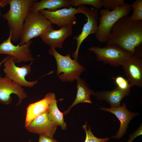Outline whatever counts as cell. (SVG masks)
Masks as SVG:
<instances>
[{"label":"cell","instance_id":"obj_8","mask_svg":"<svg viewBox=\"0 0 142 142\" xmlns=\"http://www.w3.org/2000/svg\"><path fill=\"white\" fill-rule=\"evenodd\" d=\"M3 71L6 77L22 87H33L38 82L37 80L33 82L27 80L25 77L30 73L31 64H25L19 67L16 65L12 57L10 55L6 57L3 63Z\"/></svg>","mask_w":142,"mask_h":142},{"label":"cell","instance_id":"obj_18","mask_svg":"<svg viewBox=\"0 0 142 142\" xmlns=\"http://www.w3.org/2000/svg\"><path fill=\"white\" fill-rule=\"evenodd\" d=\"M76 80L77 92L76 97L68 109L63 113V115L69 113L73 107L79 103H92L90 97L93 95L94 92L89 87L84 79L79 77Z\"/></svg>","mask_w":142,"mask_h":142},{"label":"cell","instance_id":"obj_10","mask_svg":"<svg viewBox=\"0 0 142 142\" xmlns=\"http://www.w3.org/2000/svg\"><path fill=\"white\" fill-rule=\"evenodd\" d=\"M39 11L52 24H56L60 28L75 24L77 21L75 15L80 13L78 8L72 6L68 8H65L55 11L43 9Z\"/></svg>","mask_w":142,"mask_h":142},{"label":"cell","instance_id":"obj_15","mask_svg":"<svg viewBox=\"0 0 142 142\" xmlns=\"http://www.w3.org/2000/svg\"><path fill=\"white\" fill-rule=\"evenodd\" d=\"M72 26L63 27L58 30L49 29L40 37L50 48H62L65 39L72 33Z\"/></svg>","mask_w":142,"mask_h":142},{"label":"cell","instance_id":"obj_24","mask_svg":"<svg viewBox=\"0 0 142 142\" xmlns=\"http://www.w3.org/2000/svg\"><path fill=\"white\" fill-rule=\"evenodd\" d=\"M124 0H102V7L105 9L113 10L117 7H120L125 4Z\"/></svg>","mask_w":142,"mask_h":142},{"label":"cell","instance_id":"obj_27","mask_svg":"<svg viewBox=\"0 0 142 142\" xmlns=\"http://www.w3.org/2000/svg\"><path fill=\"white\" fill-rule=\"evenodd\" d=\"M39 142H58L55 139L44 135H39Z\"/></svg>","mask_w":142,"mask_h":142},{"label":"cell","instance_id":"obj_13","mask_svg":"<svg viewBox=\"0 0 142 142\" xmlns=\"http://www.w3.org/2000/svg\"><path fill=\"white\" fill-rule=\"evenodd\" d=\"M47 110L37 116L25 128L30 132L53 138L58 125L49 118Z\"/></svg>","mask_w":142,"mask_h":142},{"label":"cell","instance_id":"obj_2","mask_svg":"<svg viewBox=\"0 0 142 142\" xmlns=\"http://www.w3.org/2000/svg\"><path fill=\"white\" fill-rule=\"evenodd\" d=\"M36 0H9L8 11L2 15L7 21L11 40L20 39L25 18L30 7Z\"/></svg>","mask_w":142,"mask_h":142},{"label":"cell","instance_id":"obj_6","mask_svg":"<svg viewBox=\"0 0 142 142\" xmlns=\"http://www.w3.org/2000/svg\"><path fill=\"white\" fill-rule=\"evenodd\" d=\"M89 50L93 52L98 61L108 64L113 67L121 66L122 63L134 54L123 50L114 44H106V47H92Z\"/></svg>","mask_w":142,"mask_h":142},{"label":"cell","instance_id":"obj_25","mask_svg":"<svg viewBox=\"0 0 142 142\" xmlns=\"http://www.w3.org/2000/svg\"><path fill=\"white\" fill-rule=\"evenodd\" d=\"M114 79L116 86L122 90H126L130 89L132 87L128 80L123 77L118 76Z\"/></svg>","mask_w":142,"mask_h":142},{"label":"cell","instance_id":"obj_28","mask_svg":"<svg viewBox=\"0 0 142 142\" xmlns=\"http://www.w3.org/2000/svg\"><path fill=\"white\" fill-rule=\"evenodd\" d=\"M9 0H0V8H3L9 4Z\"/></svg>","mask_w":142,"mask_h":142},{"label":"cell","instance_id":"obj_19","mask_svg":"<svg viewBox=\"0 0 142 142\" xmlns=\"http://www.w3.org/2000/svg\"><path fill=\"white\" fill-rule=\"evenodd\" d=\"M69 0H42L34 2L29 10L39 11L47 9L49 11H55L62 7H70Z\"/></svg>","mask_w":142,"mask_h":142},{"label":"cell","instance_id":"obj_17","mask_svg":"<svg viewBox=\"0 0 142 142\" xmlns=\"http://www.w3.org/2000/svg\"><path fill=\"white\" fill-rule=\"evenodd\" d=\"M55 94L53 93L46 94L42 99L30 104L27 108L25 126L28 125L38 116L46 111Z\"/></svg>","mask_w":142,"mask_h":142},{"label":"cell","instance_id":"obj_7","mask_svg":"<svg viewBox=\"0 0 142 142\" xmlns=\"http://www.w3.org/2000/svg\"><path fill=\"white\" fill-rule=\"evenodd\" d=\"M80 13L85 15L87 18L86 23L83 26L81 33L73 37L77 42V47L72 54L74 59L78 60V53L80 46L83 41L90 34H95L98 29L99 14L98 10L93 8H88L84 5L78 6Z\"/></svg>","mask_w":142,"mask_h":142},{"label":"cell","instance_id":"obj_29","mask_svg":"<svg viewBox=\"0 0 142 142\" xmlns=\"http://www.w3.org/2000/svg\"><path fill=\"white\" fill-rule=\"evenodd\" d=\"M6 59V57L4 58L2 61L0 62V67L2 66V64H3Z\"/></svg>","mask_w":142,"mask_h":142},{"label":"cell","instance_id":"obj_5","mask_svg":"<svg viewBox=\"0 0 142 142\" xmlns=\"http://www.w3.org/2000/svg\"><path fill=\"white\" fill-rule=\"evenodd\" d=\"M49 53L55 58L57 64V75L63 82L77 80L85 68L77 61L72 59L69 53L65 56L59 53L54 48H50Z\"/></svg>","mask_w":142,"mask_h":142},{"label":"cell","instance_id":"obj_3","mask_svg":"<svg viewBox=\"0 0 142 142\" xmlns=\"http://www.w3.org/2000/svg\"><path fill=\"white\" fill-rule=\"evenodd\" d=\"M130 4L125 3L122 6L112 11L100 9L99 12V24L95 37L101 43L107 42L111 28L115 23L123 16L128 15L130 12Z\"/></svg>","mask_w":142,"mask_h":142},{"label":"cell","instance_id":"obj_23","mask_svg":"<svg viewBox=\"0 0 142 142\" xmlns=\"http://www.w3.org/2000/svg\"><path fill=\"white\" fill-rule=\"evenodd\" d=\"M87 122H85L83 127L85 131L86 134V139L84 142H106L110 138H100L96 137L91 131L90 128L88 126V129L87 130Z\"/></svg>","mask_w":142,"mask_h":142},{"label":"cell","instance_id":"obj_9","mask_svg":"<svg viewBox=\"0 0 142 142\" xmlns=\"http://www.w3.org/2000/svg\"><path fill=\"white\" fill-rule=\"evenodd\" d=\"M11 41V34L9 32L8 38L0 44V54H7L12 57L15 63L34 60L30 48L32 40L22 45L17 46L13 44Z\"/></svg>","mask_w":142,"mask_h":142},{"label":"cell","instance_id":"obj_12","mask_svg":"<svg viewBox=\"0 0 142 142\" xmlns=\"http://www.w3.org/2000/svg\"><path fill=\"white\" fill-rule=\"evenodd\" d=\"M121 66L132 86L142 87V58L133 54Z\"/></svg>","mask_w":142,"mask_h":142},{"label":"cell","instance_id":"obj_1","mask_svg":"<svg viewBox=\"0 0 142 142\" xmlns=\"http://www.w3.org/2000/svg\"><path fill=\"white\" fill-rule=\"evenodd\" d=\"M106 42L134 54L142 43V20L132 21L128 15L121 17L113 26Z\"/></svg>","mask_w":142,"mask_h":142},{"label":"cell","instance_id":"obj_26","mask_svg":"<svg viewBox=\"0 0 142 142\" xmlns=\"http://www.w3.org/2000/svg\"><path fill=\"white\" fill-rule=\"evenodd\" d=\"M142 125L139 126L138 129L132 134L129 135L130 138L127 142H132L133 140L137 136L142 134Z\"/></svg>","mask_w":142,"mask_h":142},{"label":"cell","instance_id":"obj_22","mask_svg":"<svg viewBox=\"0 0 142 142\" xmlns=\"http://www.w3.org/2000/svg\"><path fill=\"white\" fill-rule=\"evenodd\" d=\"M70 6L75 7L81 5L92 6L98 10L102 7V0H69Z\"/></svg>","mask_w":142,"mask_h":142},{"label":"cell","instance_id":"obj_14","mask_svg":"<svg viewBox=\"0 0 142 142\" xmlns=\"http://www.w3.org/2000/svg\"><path fill=\"white\" fill-rule=\"evenodd\" d=\"M100 109L114 114L119 120L120 125L118 131L115 135L110 138H114L117 139H120L124 135L126 132L130 120L139 114L137 113L132 112L128 110L125 103H123L122 105L117 108H107L101 107Z\"/></svg>","mask_w":142,"mask_h":142},{"label":"cell","instance_id":"obj_30","mask_svg":"<svg viewBox=\"0 0 142 142\" xmlns=\"http://www.w3.org/2000/svg\"><path fill=\"white\" fill-rule=\"evenodd\" d=\"M28 142H31V139H29Z\"/></svg>","mask_w":142,"mask_h":142},{"label":"cell","instance_id":"obj_11","mask_svg":"<svg viewBox=\"0 0 142 142\" xmlns=\"http://www.w3.org/2000/svg\"><path fill=\"white\" fill-rule=\"evenodd\" d=\"M12 94L17 95L19 98L17 105L20 104L27 96L22 87L6 76L3 77L0 75V102L4 104H10L12 101Z\"/></svg>","mask_w":142,"mask_h":142},{"label":"cell","instance_id":"obj_20","mask_svg":"<svg viewBox=\"0 0 142 142\" xmlns=\"http://www.w3.org/2000/svg\"><path fill=\"white\" fill-rule=\"evenodd\" d=\"M58 101L55 96L49 104L47 110L48 116L50 120L59 125L62 130H65L67 129L66 123L64 120L63 113L60 112L58 108Z\"/></svg>","mask_w":142,"mask_h":142},{"label":"cell","instance_id":"obj_4","mask_svg":"<svg viewBox=\"0 0 142 142\" xmlns=\"http://www.w3.org/2000/svg\"><path fill=\"white\" fill-rule=\"evenodd\" d=\"M51 29H53V25L39 11L29 10L24 20L19 45H23Z\"/></svg>","mask_w":142,"mask_h":142},{"label":"cell","instance_id":"obj_21","mask_svg":"<svg viewBox=\"0 0 142 142\" xmlns=\"http://www.w3.org/2000/svg\"><path fill=\"white\" fill-rule=\"evenodd\" d=\"M133 13L130 16V19L133 21L142 20V0H137L130 4Z\"/></svg>","mask_w":142,"mask_h":142},{"label":"cell","instance_id":"obj_16","mask_svg":"<svg viewBox=\"0 0 142 142\" xmlns=\"http://www.w3.org/2000/svg\"><path fill=\"white\" fill-rule=\"evenodd\" d=\"M130 89L123 90L116 87L110 91H100L94 92L93 95L99 100H105L109 103L110 108L119 107L122 99L128 95Z\"/></svg>","mask_w":142,"mask_h":142}]
</instances>
